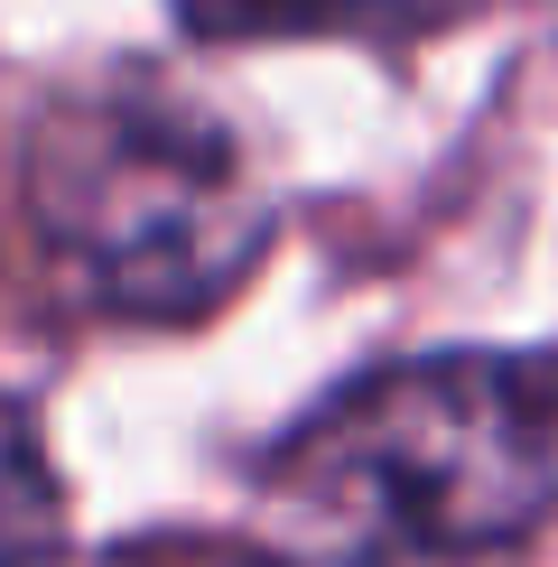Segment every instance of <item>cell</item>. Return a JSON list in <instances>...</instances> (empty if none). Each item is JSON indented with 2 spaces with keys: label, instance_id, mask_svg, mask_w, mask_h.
<instances>
[{
  "label": "cell",
  "instance_id": "2",
  "mask_svg": "<svg viewBox=\"0 0 558 567\" xmlns=\"http://www.w3.org/2000/svg\"><path fill=\"white\" fill-rule=\"evenodd\" d=\"M29 215L112 317L186 326L270 251V177L205 93L93 75L29 131Z\"/></svg>",
  "mask_w": 558,
  "mask_h": 567
},
{
  "label": "cell",
  "instance_id": "5",
  "mask_svg": "<svg viewBox=\"0 0 558 567\" xmlns=\"http://www.w3.org/2000/svg\"><path fill=\"white\" fill-rule=\"evenodd\" d=\"M131 567H270V558L232 549V539H158V549H131Z\"/></svg>",
  "mask_w": 558,
  "mask_h": 567
},
{
  "label": "cell",
  "instance_id": "4",
  "mask_svg": "<svg viewBox=\"0 0 558 567\" xmlns=\"http://www.w3.org/2000/svg\"><path fill=\"white\" fill-rule=\"evenodd\" d=\"M437 0H177L196 38H317V29H401Z\"/></svg>",
  "mask_w": 558,
  "mask_h": 567
},
{
  "label": "cell",
  "instance_id": "1",
  "mask_svg": "<svg viewBox=\"0 0 558 567\" xmlns=\"http://www.w3.org/2000/svg\"><path fill=\"white\" fill-rule=\"evenodd\" d=\"M261 493L335 567H475L558 503V372L530 353L382 363L270 446Z\"/></svg>",
  "mask_w": 558,
  "mask_h": 567
},
{
  "label": "cell",
  "instance_id": "3",
  "mask_svg": "<svg viewBox=\"0 0 558 567\" xmlns=\"http://www.w3.org/2000/svg\"><path fill=\"white\" fill-rule=\"evenodd\" d=\"M65 539V493L46 475L38 429L0 400V567H46Z\"/></svg>",
  "mask_w": 558,
  "mask_h": 567
}]
</instances>
